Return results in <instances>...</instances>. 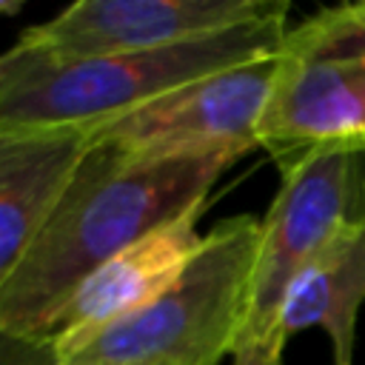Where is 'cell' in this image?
<instances>
[{
  "label": "cell",
  "mask_w": 365,
  "mask_h": 365,
  "mask_svg": "<svg viewBox=\"0 0 365 365\" xmlns=\"http://www.w3.org/2000/svg\"><path fill=\"white\" fill-rule=\"evenodd\" d=\"M23 9V0H0V17H11Z\"/></svg>",
  "instance_id": "cell-13"
},
{
  "label": "cell",
  "mask_w": 365,
  "mask_h": 365,
  "mask_svg": "<svg viewBox=\"0 0 365 365\" xmlns=\"http://www.w3.org/2000/svg\"><path fill=\"white\" fill-rule=\"evenodd\" d=\"M231 163L234 157L134 160L88 140L37 240L0 291V328L48 336L91 271L145 234L202 211Z\"/></svg>",
  "instance_id": "cell-1"
},
{
  "label": "cell",
  "mask_w": 365,
  "mask_h": 365,
  "mask_svg": "<svg viewBox=\"0 0 365 365\" xmlns=\"http://www.w3.org/2000/svg\"><path fill=\"white\" fill-rule=\"evenodd\" d=\"M200 214H185L145 234L91 271L57 314L48 336L68 339L97 331L163 297L202 245V234H197Z\"/></svg>",
  "instance_id": "cell-8"
},
{
  "label": "cell",
  "mask_w": 365,
  "mask_h": 365,
  "mask_svg": "<svg viewBox=\"0 0 365 365\" xmlns=\"http://www.w3.org/2000/svg\"><path fill=\"white\" fill-rule=\"evenodd\" d=\"M9 66H11V51H3V54H0V83L6 80V74H9Z\"/></svg>",
  "instance_id": "cell-14"
},
{
  "label": "cell",
  "mask_w": 365,
  "mask_h": 365,
  "mask_svg": "<svg viewBox=\"0 0 365 365\" xmlns=\"http://www.w3.org/2000/svg\"><path fill=\"white\" fill-rule=\"evenodd\" d=\"M282 351L285 345L279 339H265L257 345H242L231 356L234 365H282Z\"/></svg>",
  "instance_id": "cell-12"
},
{
  "label": "cell",
  "mask_w": 365,
  "mask_h": 365,
  "mask_svg": "<svg viewBox=\"0 0 365 365\" xmlns=\"http://www.w3.org/2000/svg\"><path fill=\"white\" fill-rule=\"evenodd\" d=\"M257 137L277 168L317 145L365 143V0L288 29Z\"/></svg>",
  "instance_id": "cell-4"
},
{
  "label": "cell",
  "mask_w": 365,
  "mask_h": 365,
  "mask_svg": "<svg viewBox=\"0 0 365 365\" xmlns=\"http://www.w3.org/2000/svg\"><path fill=\"white\" fill-rule=\"evenodd\" d=\"M0 365H63L57 342L0 328Z\"/></svg>",
  "instance_id": "cell-11"
},
{
  "label": "cell",
  "mask_w": 365,
  "mask_h": 365,
  "mask_svg": "<svg viewBox=\"0 0 365 365\" xmlns=\"http://www.w3.org/2000/svg\"><path fill=\"white\" fill-rule=\"evenodd\" d=\"M285 34V17H268L168 48L86 60H54L17 40L0 83V128L91 131L185 83L274 57Z\"/></svg>",
  "instance_id": "cell-2"
},
{
  "label": "cell",
  "mask_w": 365,
  "mask_h": 365,
  "mask_svg": "<svg viewBox=\"0 0 365 365\" xmlns=\"http://www.w3.org/2000/svg\"><path fill=\"white\" fill-rule=\"evenodd\" d=\"M259 228L251 214L214 225L163 297L97 331L54 339L63 365H217L234 354L251 308Z\"/></svg>",
  "instance_id": "cell-3"
},
{
  "label": "cell",
  "mask_w": 365,
  "mask_h": 365,
  "mask_svg": "<svg viewBox=\"0 0 365 365\" xmlns=\"http://www.w3.org/2000/svg\"><path fill=\"white\" fill-rule=\"evenodd\" d=\"M288 17L285 0H80L20 43L54 60L168 48L234 26Z\"/></svg>",
  "instance_id": "cell-7"
},
{
  "label": "cell",
  "mask_w": 365,
  "mask_h": 365,
  "mask_svg": "<svg viewBox=\"0 0 365 365\" xmlns=\"http://www.w3.org/2000/svg\"><path fill=\"white\" fill-rule=\"evenodd\" d=\"M274 68L277 54L200 77L86 134L134 160H237L259 148L257 131Z\"/></svg>",
  "instance_id": "cell-6"
},
{
  "label": "cell",
  "mask_w": 365,
  "mask_h": 365,
  "mask_svg": "<svg viewBox=\"0 0 365 365\" xmlns=\"http://www.w3.org/2000/svg\"><path fill=\"white\" fill-rule=\"evenodd\" d=\"M279 177L262 217L251 308L237 348L277 339V317L291 285L345 228L365 220V143L317 145L279 165Z\"/></svg>",
  "instance_id": "cell-5"
},
{
  "label": "cell",
  "mask_w": 365,
  "mask_h": 365,
  "mask_svg": "<svg viewBox=\"0 0 365 365\" xmlns=\"http://www.w3.org/2000/svg\"><path fill=\"white\" fill-rule=\"evenodd\" d=\"M86 148L83 128H0V291L29 254Z\"/></svg>",
  "instance_id": "cell-9"
},
{
  "label": "cell",
  "mask_w": 365,
  "mask_h": 365,
  "mask_svg": "<svg viewBox=\"0 0 365 365\" xmlns=\"http://www.w3.org/2000/svg\"><path fill=\"white\" fill-rule=\"evenodd\" d=\"M365 302V220L345 228L291 285L277 339L288 342L305 328H322L331 339L334 365H354L356 317Z\"/></svg>",
  "instance_id": "cell-10"
}]
</instances>
